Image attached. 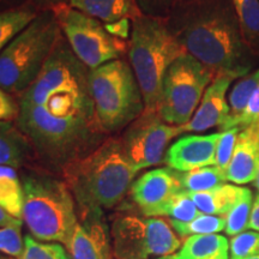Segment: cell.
<instances>
[{
  "label": "cell",
  "mask_w": 259,
  "mask_h": 259,
  "mask_svg": "<svg viewBox=\"0 0 259 259\" xmlns=\"http://www.w3.org/2000/svg\"><path fill=\"white\" fill-rule=\"evenodd\" d=\"M89 74L61 34L36 79L17 97L16 125L35 155L61 170L111 137L97 119Z\"/></svg>",
  "instance_id": "cell-1"
},
{
  "label": "cell",
  "mask_w": 259,
  "mask_h": 259,
  "mask_svg": "<svg viewBox=\"0 0 259 259\" xmlns=\"http://www.w3.org/2000/svg\"><path fill=\"white\" fill-rule=\"evenodd\" d=\"M163 19L186 53L216 76L238 79L253 67L232 0H187Z\"/></svg>",
  "instance_id": "cell-2"
},
{
  "label": "cell",
  "mask_w": 259,
  "mask_h": 259,
  "mask_svg": "<svg viewBox=\"0 0 259 259\" xmlns=\"http://www.w3.org/2000/svg\"><path fill=\"white\" fill-rule=\"evenodd\" d=\"M137 173L126 156L120 137L115 136L63 168L64 183L84 218L102 215L103 210L120 203Z\"/></svg>",
  "instance_id": "cell-3"
},
{
  "label": "cell",
  "mask_w": 259,
  "mask_h": 259,
  "mask_svg": "<svg viewBox=\"0 0 259 259\" xmlns=\"http://www.w3.org/2000/svg\"><path fill=\"white\" fill-rule=\"evenodd\" d=\"M185 53L163 18L141 15L131 22L127 60L143 94L144 113L157 114L164 74Z\"/></svg>",
  "instance_id": "cell-4"
},
{
  "label": "cell",
  "mask_w": 259,
  "mask_h": 259,
  "mask_svg": "<svg viewBox=\"0 0 259 259\" xmlns=\"http://www.w3.org/2000/svg\"><path fill=\"white\" fill-rule=\"evenodd\" d=\"M60 36L52 10H41L0 53V88L14 97L21 96L44 69Z\"/></svg>",
  "instance_id": "cell-5"
},
{
  "label": "cell",
  "mask_w": 259,
  "mask_h": 259,
  "mask_svg": "<svg viewBox=\"0 0 259 259\" xmlns=\"http://www.w3.org/2000/svg\"><path fill=\"white\" fill-rule=\"evenodd\" d=\"M24 190L23 221L31 236L41 241L66 245L78 225L74 198L64 181L46 174L22 178Z\"/></svg>",
  "instance_id": "cell-6"
},
{
  "label": "cell",
  "mask_w": 259,
  "mask_h": 259,
  "mask_svg": "<svg viewBox=\"0 0 259 259\" xmlns=\"http://www.w3.org/2000/svg\"><path fill=\"white\" fill-rule=\"evenodd\" d=\"M89 82L97 119L108 136L124 131L145 112L143 94L126 58L90 70Z\"/></svg>",
  "instance_id": "cell-7"
},
{
  "label": "cell",
  "mask_w": 259,
  "mask_h": 259,
  "mask_svg": "<svg viewBox=\"0 0 259 259\" xmlns=\"http://www.w3.org/2000/svg\"><path fill=\"white\" fill-rule=\"evenodd\" d=\"M51 10L74 56L90 70L127 56L128 40L112 35L99 19L73 9L69 3Z\"/></svg>",
  "instance_id": "cell-8"
},
{
  "label": "cell",
  "mask_w": 259,
  "mask_h": 259,
  "mask_svg": "<svg viewBox=\"0 0 259 259\" xmlns=\"http://www.w3.org/2000/svg\"><path fill=\"white\" fill-rule=\"evenodd\" d=\"M216 73L190 54H183L170 65L162 83L157 114L174 126L187 124Z\"/></svg>",
  "instance_id": "cell-9"
},
{
  "label": "cell",
  "mask_w": 259,
  "mask_h": 259,
  "mask_svg": "<svg viewBox=\"0 0 259 259\" xmlns=\"http://www.w3.org/2000/svg\"><path fill=\"white\" fill-rule=\"evenodd\" d=\"M111 236L114 259L164 257L181 246L169 223L160 218L121 216L113 222Z\"/></svg>",
  "instance_id": "cell-10"
},
{
  "label": "cell",
  "mask_w": 259,
  "mask_h": 259,
  "mask_svg": "<svg viewBox=\"0 0 259 259\" xmlns=\"http://www.w3.org/2000/svg\"><path fill=\"white\" fill-rule=\"evenodd\" d=\"M181 135L179 126L164 122L158 114L143 113L120 136L125 154L139 171L163 161L168 145Z\"/></svg>",
  "instance_id": "cell-11"
},
{
  "label": "cell",
  "mask_w": 259,
  "mask_h": 259,
  "mask_svg": "<svg viewBox=\"0 0 259 259\" xmlns=\"http://www.w3.org/2000/svg\"><path fill=\"white\" fill-rule=\"evenodd\" d=\"M134 202L147 218L166 216L171 199L183 191L179 171L167 168L149 170L134 181L131 186Z\"/></svg>",
  "instance_id": "cell-12"
},
{
  "label": "cell",
  "mask_w": 259,
  "mask_h": 259,
  "mask_svg": "<svg viewBox=\"0 0 259 259\" xmlns=\"http://www.w3.org/2000/svg\"><path fill=\"white\" fill-rule=\"evenodd\" d=\"M220 136L221 132L189 135L177 139L167 149L163 162L170 169L180 173L215 166L216 147Z\"/></svg>",
  "instance_id": "cell-13"
},
{
  "label": "cell",
  "mask_w": 259,
  "mask_h": 259,
  "mask_svg": "<svg viewBox=\"0 0 259 259\" xmlns=\"http://www.w3.org/2000/svg\"><path fill=\"white\" fill-rule=\"evenodd\" d=\"M234 77L219 74L204 92L199 106L187 124L179 126L181 134L204 132L213 127H221L229 116V105L227 92Z\"/></svg>",
  "instance_id": "cell-14"
},
{
  "label": "cell",
  "mask_w": 259,
  "mask_h": 259,
  "mask_svg": "<svg viewBox=\"0 0 259 259\" xmlns=\"http://www.w3.org/2000/svg\"><path fill=\"white\" fill-rule=\"evenodd\" d=\"M259 162V119L240 128L231 163L226 170L227 181L236 185L253 183Z\"/></svg>",
  "instance_id": "cell-15"
},
{
  "label": "cell",
  "mask_w": 259,
  "mask_h": 259,
  "mask_svg": "<svg viewBox=\"0 0 259 259\" xmlns=\"http://www.w3.org/2000/svg\"><path fill=\"white\" fill-rule=\"evenodd\" d=\"M101 218L102 215L87 216L84 223L77 225L65 245L71 259H111L112 247Z\"/></svg>",
  "instance_id": "cell-16"
},
{
  "label": "cell",
  "mask_w": 259,
  "mask_h": 259,
  "mask_svg": "<svg viewBox=\"0 0 259 259\" xmlns=\"http://www.w3.org/2000/svg\"><path fill=\"white\" fill-rule=\"evenodd\" d=\"M67 3L73 9L105 24H113L124 19L132 22L142 15L135 0H67Z\"/></svg>",
  "instance_id": "cell-17"
},
{
  "label": "cell",
  "mask_w": 259,
  "mask_h": 259,
  "mask_svg": "<svg viewBox=\"0 0 259 259\" xmlns=\"http://www.w3.org/2000/svg\"><path fill=\"white\" fill-rule=\"evenodd\" d=\"M35 154L16 122L0 121V166L21 168Z\"/></svg>",
  "instance_id": "cell-18"
},
{
  "label": "cell",
  "mask_w": 259,
  "mask_h": 259,
  "mask_svg": "<svg viewBox=\"0 0 259 259\" xmlns=\"http://www.w3.org/2000/svg\"><path fill=\"white\" fill-rule=\"evenodd\" d=\"M173 259H229V242L220 234L189 236Z\"/></svg>",
  "instance_id": "cell-19"
},
{
  "label": "cell",
  "mask_w": 259,
  "mask_h": 259,
  "mask_svg": "<svg viewBox=\"0 0 259 259\" xmlns=\"http://www.w3.org/2000/svg\"><path fill=\"white\" fill-rule=\"evenodd\" d=\"M241 190L240 186L222 184L204 192L189 193V196L202 213L225 218L239 199Z\"/></svg>",
  "instance_id": "cell-20"
},
{
  "label": "cell",
  "mask_w": 259,
  "mask_h": 259,
  "mask_svg": "<svg viewBox=\"0 0 259 259\" xmlns=\"http://www.w3.org/2000/svg\"><path fill=\"white\" fill-rule=\"evenodd\" d=\"M24 190L16 168L0 166V206L23 221Z\"/></svg>",
  "instance_id": "cell-21"
},
{
  "label": "cell",
  "mask_w": 259,
  "mask_h": 259,
  "mask_svg": "<svg viewBox=\"0 0 259 259\" xmlns=\"http://www.w3.org/2000/svg\"><path fill=\"white\" fill-rule=\"evenodd\" d=\"M40 11L32 3L22 8L0 11V53L37 17Z\"/></svg>",
  "instance_id": "cell-22"
},
{
  "label": "cell",
  "mask_w": 259,
  "mask_h": 259,
  "mask_svg": "<svg viewBox=\"0 0 259 259\" xmlns=\"http://www.w3.org/2000/svg\"><path fill=\"white\" fill-rule=\"evenodd\" d=\"M240 23L242 37L259 59V0H232Z\"/></svg>",
  "instance_id": "cell-23"
},
{
  "label": "cell",
  "mask_w": 259,
  "mask_h": 259,
  "mask_svg": "<svg viewBox=\"0 0 259 259\" xmlns=\"http://www.w3.org/2000/svg\"><path fill=\"white\" fill-rule=\"evenodd\" d=\"M179 179L184 192H204L218 187L227 181L226 171L216 166L198 168L190 171H179Z\"/></svg>",
  "instance_id": "cell-24"
},
{
  "label": "cell",
  "mask_w": 259,
  "mask_h": 259,
  "mask_svg": "<svg viewBox=\"0 0 259 259\" xmlns=\"http://www.w3.org/2000/svg\"><path fill=\"white\" fill-rule=\"evenodd\" d=\"M259 85V69L253 71L252 73L246 74L245 77H242L241 79H239L238 82L234 84L231 93L228 95V105H229V116L227 118L220 130L225 131L227 126L233 120H235L239 115L244 112V109L247 106L248 100L252 96V94L254 93V90L257 89Z\"/></svg>",
  "instance_id": "cell-25"
},
{
  "label": "cell",
  "mask_w": 259,
  "mask_h": 259,
  "mask_svg": "<svg viewBox=\"0 0 259 259\" xmlns=\"http://www.w3.org/2000/svg\"><path fill=\"white\" fill-rule=\"evenodd\" d=\"M252 205H253V194L250 189L242 187L239 199L225 216V232L227 235L235 236L247 229Z\"/></svg>",
  "instance_id": "cell-26"
},
{
  "label": "cell",
  "mask_w": 259,
  "mask_h": 259,
  "mask_svg": "<svg viewBox=\"0 0 259 259\" xmlns=\"http://www.w3.org/2000/svg\"><path fill=\"white\" fill-rule=\"evenodd\" d=\"M170 226L181 236L218 234L225 231L226 219L223 216H213L202 213L190 222H180L170 220Z\"/></svg>",
  "instance_id": "cell-27"
},
{
  "label": "cell",
  "mask_w": 259,
  "mask_h": 259,
  "mask_svg": "<svg viewBox=\"0 0 259 259\" xmlns=\"http://www.w3.org/2000/svg\"><path fill=\"white\" fill-rule=\"evenodd\" d=\"M15 259H70V257L60 244H46L35 240L34 236L25 235L23 251Z\"/></svg>",
  "instance_id": "cell-28"
},
{
  "label": "cell",
  "mask_w": 259,
  "mask_h": 259,
  "mask_svg": "<svg viewBox=\"0 0 259 259\" xmlns=\"http://www.w3.org/2000/svg\"><path fill=\"white\" fill-rule=\"evenodd\" d=\"M231 259H245L259 255V233L245 231L233 236L229 242Z\"/></svg>",
  "instance_id": "cell-29"
},
{
  "label": "cell",
  "mask_w": 259,
  "mask_h": 259,
  "mask_svg": "<svg viewBox=\"0 0 259 259\" xmlns=\"http://www.w3.org/2000/svg\"><path fill=\"white\" fill-rule=\"evenodd\" d=\"M199 215H202V212L191 199L189 193L184 192V191H181L171 199L166 211V216H169L176 221L180 222H190L198 218Z\"/></svg>",
  "instance_id": "cell-30"
},
{
  "label": "cell",
  "mask_w": 259,
  "mask_h": 259,
  "mask_svg": "<svg viewBox=\"0 0 259 259\" xmlns=\"http://www.w3.org/2000/svg\"><path fill=\"white\" fill-rule=\"evenodd\" d=\"M239 131H240V128L233 127L221 132V136H220L218 142V147H216L215 158V166L219 167L220 169L226 171L229 163H231Z\"/></svg>",
  "instance_id": "cell-31"
},
{
  "label": "cell",
  "mask_w": 259,
  "mask_h": 259,
  "mask_svg": "<svg viewBox=\"0 0 259 259\" xmlns=\"http://www.w3.org/2000/svg\"><path fill=\"white\" fill-rule=\"evenodd\" d=\"M24 248L21 227H0V253L17 258Z\"/></svg>",
  "instance_id": "cell-32"
},
{
  "label": "cell",
  "mask_w": 259,
  "mask_h": 259,
  "mask_svg": "<svg viewBox=\"0 0 259 259\" xmlns=\"http://www.w3.org/2000/svg\"><path fill=\"white\" fill-rule=\"evenodd\" d=\"M187 0H135L142 15L155 18H166L177 6Z\"/></svg>",
  "instance_id": "cell-33"
},
{
  "label": "cell",
  "mask_w": 259,
  "mask_h": 259,
  "mask_svg": "<svg viewBox=\"0 0 259 259\" xmlns=\"http://www.w3.org/2000/svg\"><path fill=\"white\" fill-rule=\"evenodd\" d=\"M259 119V85L257 87V89L254 90V93L252 94V96L248 100L247 106L244 109V112L241 113L235 120H233L231 124L227 126V128L225 131L233 127H238V128H242L245 126L252 124L255 120Z\"/></svg>",
  "instance_id": "cell-34"
},
{
  "label": "cell",
  "mask_w": 259,
  "mask_h": 259,
  "mask_svg": "<svg viewBox=\"0 0 259 259\" xmlns=\"http://www.w3.org/2000/svg\"><path fill=\"white\" fill-rule=\"evenodd\" d=\"M18 116V102L14 96L0 88V121L15 122Z\"/></svg>",
  "instance_id": "cell-35"
},
{
  "label": "cell",
  "mask_w": 259,
  "mask_h": 259,
  "mask_svg": "<svg viewBox=\"0 0 259 259\" xmlns=\"http://www.w3.org/2000/svg\"><path fill=\"white\" fill-rule=\"evenodd\" d=\"M247 228L253 229L254 232L259 233V193L254 197L253 205H252L250 220H248Z\"/></svg>",
  "instance_id": "cell-36"
},
{
  "label": "cell",
  "mask_w": 259,
  "mask_h": 259,
  "mask_svg": "<svg viewBox=\"0 0 259 259\" xmlns=\"http://www.w3.org/2000/svg\"><path fill=\"white\" fill-rule=\"evenodd\" d=\"M0 227H21L22 228V220L11 216L0 206Z\"/></svg>",
  "instance_id": "cell-37"
},
{
  "label": "cell",
  "mask_w": 259,
  "mask_h": 259,
  "mask_svg": "<svg viewBox=\"0 0 259 259\" xmlns=\"http://www.w3.org/2000/svg\"><path fill=\"white\" fill-rule=\"evenodd\" d=\"M31 0H0V11H6V10L22 8L30 4Z\"/></svg>",
  "instance_id": "cell-38"
},
{
  "label": "cell",
  "mask_w": 259,
  "mask_h": 259,
  "mask_svg": "<svg viewBox=\"0 0 259 259\" xmlns=\"http://www.w3.org/2000/svg\"><path fill=\"white\" fill-rule=\"evenodd\" d=\"M31 3L36 6L38 10H51L56 5L67 3V0H31Z\"/></svg>",
  "instance_id": "cell-39"
},
{
  "label": "cell",
  "mask_w": 259,
  "mask_h": 259,
  "mask_svg": "<svg viewBox=\"0 0 259 259\" xmlns=\"http://www.w3.org/2000/svg\"><path fill=\"white\" fill-rule=\"evenodd\" d=\"M253 185H254V187L258 190V192H259V162H258L257 171H255V178H254V181H253Z\"/></svg>",
  "instance_id": "cell-40"
},
{
  "label": "cell",
  "mask_w": 259,
  "mask_h": 259,
  "mask_svg": "<svg viewBox=\"0 0 259 259\" xmlns=\"http://www.w3.org/2000/svg\"><path fill=\"white\" fill-rule=\"evenodd\" d=\"M157 259H173V255H164V257H161Z\"/></svg>",
  "instance_id": "cell-41"
},
{
  "label": "cell",
  "mask_w": 259,
  "mask_h": 259,
  "mask_svg": "<svg viewBox=\"0 0 259 259\" xmlns=\"http://www.w3.org/2000/svg\"><path fill=\"white\" fill-rule=\"evenodd\" d=\"M0 259H10V258H6V255H5V254L0 253Z\"/></svg>",
  "instance_id": "cell-42"
},
{
  "label": "cell",
  "mask_w": 259,
  "mask_h": 259,
  "mask_svg": "<svg viewBox=\"0 0 259 259\" xmlns=\"http://www.w3.org/2000/svg\"><path fill=\"white\" fill-rule=\"evenodd\" d=\"M245 259H259V255H254V257H248V258H245Z\"/></svg>",
  "instance_id": "cell-43"
}]
</instances>
